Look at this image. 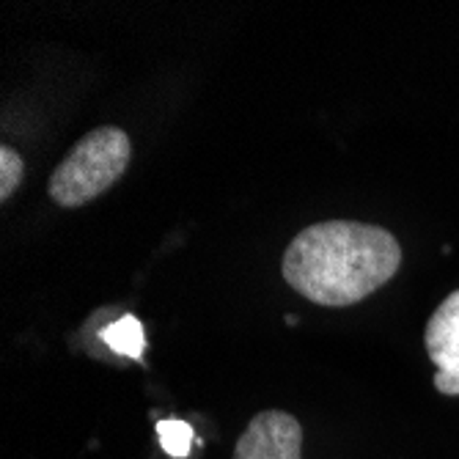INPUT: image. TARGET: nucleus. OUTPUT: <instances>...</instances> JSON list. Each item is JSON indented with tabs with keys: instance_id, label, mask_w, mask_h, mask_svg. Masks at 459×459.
Returning <instances> with one entry per match:
<instances>
[{
	"instance_id": "6e6552de",
	"label": "nucleus",
	"mask_w": 459,
	"mask_h": 459,
	"mask_svg": "<svg viewBox=\"0 0 459 459\" xmlns=\"http://www.w3.org/2000/svg\"><path fill=\"white\" fill-rule=\"evenodd\" d=\"M435 388L446 396H459V377L448 371H437L435 374Z\"/></svg>"
},
{
	"instance_id": "f257e3e1",
	"label": "nucleus",
	"mask_w": 459,
	"mask_h": 459,
	"mask_svg": "<svg viewBox=\"0 0 459 459\" xmlns=\"http://www.w3.org/2000/svg\"><path fill=\"white\" fill-rule=\"evenodd\" d=\"M402 264L396 237L371 223L325 221L303 229L283 250V281L306 300L347 308L383 289Z\"/></svg>"
},
{
	"instance_id": "0eeeda50",
	"label": "nucleus",
	"mask_w": 459,
	"mask_h": 459,
	"mask_svg": "<svg viewBox=\"0 0 459 459\" xmlns=\"http://www.w3.org/2000/svg\"><path fill=\"white\" fill-rule=\"evenodd\" d=\"M25 165L12 146H0V201H9L12 193L22 185Z\"/></svg>"
},
{
	"instance_id": "20e7f679",
	"label": "nucleus",
	"mask_w": 459,
	"mask_h": 459,
	"mask_svg": "<svg viewBox=\"0 0 459 459\" xmlns=\"http://www.w3.org/2000/svg\"><path fill=\"white\" fill-rule=\"evenodd\" d=\"M424 342L437 371H448L459 377V289L429 316Z\"/></svg>"
},
{
	"instance_id": "7ed1b4c3",
	"label": "nucleus",
	"mask_w": 459,
	"mask_h": 459,
	"mask_svg": "<svg viewBox=\"0 0 459 459\" xmlns=\"http://www.w3.org/2000/svg\"><path fill=\"white\" fill-rule=\"evenodd\" d=\"M303 427L283 410L254 415L237 440L234 459H303Z\"/></svg>"
},
{
	"instance_id": "39448f33",
	"label": "nucleus",
	"mask_w": 459,
	"mask_h": 459,
	"mask_svg": "<svg viewBox=\"0 0 459 459\" xmlns=\"http://www.w3.org/2000/svg\"><path fill=\"white\" fill-rule=\"evenodd\" d=\"M102 342H105L116 355L141 360V358H143V347H146V333H143V325L138 322V316L127 314V316L116 319L113 325H108V327L102 330Z\"/></svg>"
},
{
	"instance_id": "f03ea898",
	"label": "nucleus",
	"mask_w": 459,
	"mask_h": 459,
	"mask_svg": "<svg viewBox=\"0 0 459 459\" xmlns=\"http://www.w3.org/2000/svg\"><path fill=\"white\" fill-rule=\"evenodd\" d=\"M130 157L133 141L127 133L118 127H97L82 135V141H77L58 162L48 182V193L64 210H74L108 193L127 174Z\"/></svg>"
},
{
	"instance_id": "423d86ee",
	"label": "nucleus",
	"mask_w": 459,
	"mask_h": 459,
	"mask_svg": "<svg viewBox=\"0 0 459 459\" xmlns=\"http://www.w3.org/2000/svg\"><path fill=\"white\" fill-rule=\"evenodd\" d=\"M157 435H160L162 448L169 451L171 456L185 459L190 454V446H193L190 424H185V421H160L157 424Z\"/></svg>"
}]
</instances>
